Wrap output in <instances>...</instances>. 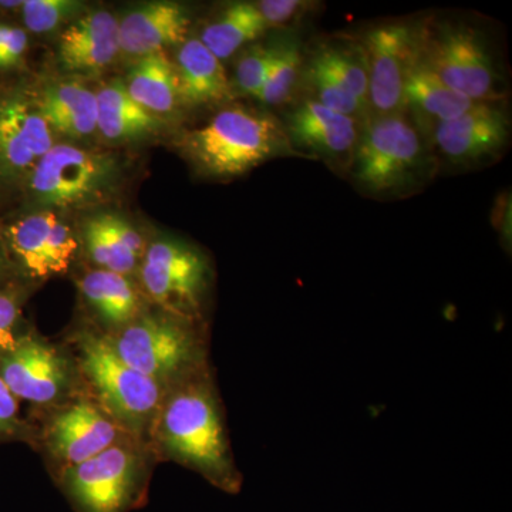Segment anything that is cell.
<instances>
[{
  "label": "cell",
  "mask_w": 512,
  "mask_h": 512,
  "mask_svg": "<svg viewBox=\"0 0 512 512\" xmlns=\"http://www.w3.org/2000/svg\"><path fill=\"white\" fill-rule=\"evenodd\" d=\"M178 97L185 106L221 104L234 96L224 64L200 39L185 40L174 63Z\"/></svg>",
  "instance_id": "20"
},
{
  "label": "cell",
  "mask_w": 512,
  "mask_h": 512,
  "mask_svg": "<svg viewBox=\"0 0 512 512\" xmlns=\"http://www.w3.org/2000/svg\"><path fill=\"white\" fill-rule=\"evenodd\" d=\"M52 147V130L36 106L20 96L0 103V180L28 177Z\"/></svg>",
  "instance_id": "15"
},
{
  "label": "cell",
  "mask_w": 512,
  "mask_h": 512,
  "mask_svg": "<svg viewBox=\"0 0 512 512\" xmlns=\"http://www.w3.org/2000/svg\"><path fill=\"white\" fill-rule=\"evenodd\" d=\"M107 338L127 365L153 379L165 392L211 370L204 323L161 309H147Z\"/></svg>",
  "instance_id": "4"
},
{
  "label": "cell",
  "mask_w": 512,
  "mask_h": 512,
  "mask_svg": "<svg viewBox=\"0 0 512 512\" xmlns=\"http://www.w3.org/2000/svg\"><path fill=\"white\" fill-rule=\"evenodd\" d=\"M255 5L268 29L291 23L292 20L302 15L303 10L308 8L306 3L301 0H264Z\"/></svg>",
  "instance_id": "34"
},
{
  "label": "cell",
  "mask_w": 512,
  "mask_h": 512,
  "mask_svg": "<svg viewBox=\"0 0 512 512\" xmlns=\"http://www.w3.org/2000/svg\"><path fill=\"white\" fill-rule=\"evenodd\" d=\"M190 25V15L178 3H147L120 20V52L140 59L168 46L183 45Z\"/></svg>",
  "instance_id": "17"
},
{
  "label": "cell",
  "mask_w": 512,
  "mask_h": 512,
  "mask_svg": "<svg viewBox=\"0 0 512 512\" xmlns=\"http://www.w3.org/2000/svg\"><path fill=\"white\" fill-rule=\"evenodd\" d=\"M84 301L100 322L101 332L106 335L126 328L144 311L143 292L128 275L93 269L77 281Z\"/></svg>",
  "instance_id": "19"
},
{
  "label": "cell",
  "mask_w": 512,
  "mask_h": 512,
  "mask_svg": "<svg viewBox=\"0 0 512 512\" xmlns=\"http://www.w3.org/2000/svg\"><path fill=\"white\" fill-rule=\"evenodd\" d=\"M10 268H12V262H10L8 249L3 247L2 241H0V289L8 286L5 281L8 279Z\"/></svg>",
  "instance_id": "36"
},
{
  "label": "cell",
  "mask_w": 512,
  "mask_h": 512,
  "mask_svg": "<svg viewBox=\"0 0 512 512\" xmlns=\"http://www.w3.org/2000/svg\"><path fill=\"white\" fill-rule=\"evenodd\" d=\"M477 104L480 103L446 86L417 57L404 89V110L412 113L414 126L421 136L426 133L431 136L434 128L456 119Z\"/></svg>",
  "instance_id": "21"
},
{
  "label": "cell",
  "mask_w": 512,
  "mask_h": 512,
  "mask_svg": "<svg viewBox=\"0 0 512 512\" xmlns=\"http://www.w3.org/2000/svg\"><path fill=\"white\" fill-rule=\"evenodd\" d=\"M419 59L441 82L468 99L477 103L501 99L493 56L470 26L444 23L419 35Z\"/></svg>",
  "instance_id": "10"
},
{
  "label": "cell",
  "mask_w": 512,
  "mask_h": 512,
  "mask_svg": "<svg viewBox=\"0 0 512 512\" xmlns=\"http://www.w3.org/2000/svg\"><path fill=\"white\" fill-rule=\"evenodd\" d=\"M0 377L19 400L47 412L86 394L69 349L35 333H22L0 353Z\"/></svg>",
  "instance_id": "9"
},
{
  "label": "cell",
  "mask_w": 512,
  "mask_h": 512,
  "mask_svg": "<svg viewBox=\"0 0 512 512\" xmlns=\"http://www.w3.org/2000/svg\"><path fill=\"white\" fill-rule=\"evenodd\" d=\"M369 80L370 116L404 113V89L419 57V35L404 23L367 32L362 43Z\"/></svg>",
  "instance_id": "12"
},
{
  "label": "cell",
  "mask_w": 512,
  "mask_h": 512,
  "mask_svg": "<svg viewBox=\"0 0 512 512\" xmlns=\"http://www.w3.org/2000/svg\"><path fill=\"white\" fill-rule=\"evenodd\" d=\"M266 28L261 13L254 3H232L204 30L202 45L222 60L237 53L241 47L264 35Z\"/></svg>",
  "instance_id": "26"
},
{
  "label": "cell",
  "mask_w": 512,
  "mask_h": 512,
  "mask_svg": "<svg viewBox=\"0 0 512 512\" xmlns=\"http://www.w3.org/2000/svg\"><path fill=\"white\" fill-rule=\"evenodd\" d=\"M301 74L302 55L299 46L296 43H288L278 47L274 64L256 99L266 106H282L289 103L296 92Z\"/></svg>",
  "instance_id": "28"
},
{
  "label": "cell",
  "mask_w": 512,
  "mask_h": 512,
  "mask_svg": "<svg viewBox=\"0 0 512 512\" xmlns=\"http://www.w3.org/2000/svg\"><path fill=\"white\" fill-rule=\"evenodd\" d=\"M510 119L495 103H480L434 128V146L454 164H474L507 146Z\"/></svg>",
  "instance_id": "14"
},
{
  "label": "cell",
  "mask_w": 512,
  "mask_h": 512,
  "mask_svg": "<svg viewBox=\"0 0 512 512\" xmlns=\"http://www.w3.org/2000/svg\"><path fill=\"white\" fill-rule=\"evenodd\" d=\"M84 241L97 269L128 276L140 268L147 249L140 232L114 214L97 215L87 222Z\"/></svg>",
  "instance_id": "22"
},
{
  "label": "cell",
  "mask_w": 512,
  "mask_h": 512,
  "mask_svg": "<svg viewBox=\"0 0 512 512\" xmlns=\"http://www.w3.org/2000/svg\"><path fill=\"white\" fill-rule=\"evenodd\" d=\"M180 143L197 170L214 178L239 177L271 158L299 154L274 116L245 107L220 111Z\"/></svg>",
  "instance_id": "3"
},
{
  "label": "cell",
  "mask_w": 512,
  "mask_h": 512,
  "mask_svg": "<svg viewBox=\"0 0 512 512\" xmlns=\"http://www.w3.org/2000/svg\"><path fill=\"white\" fill-rule=\"evenodd\" d=\"M23 2H0V8L15 9L22 8Z\"/></svg>",
  "instance_id": "37"
},
{
  "label": "cell",
  "mask_w": 512,
  "mask_h": 512,
  "mask_svg": "<svg viewBox=\"0 0 512 512\" xmlns=\"http://www.w3.org/2000/svg\"><path fill=\"white\" fill-rule=\"evenodd\" d=\"M151 457L146 444L124 440L59 471L57 484L76 512H130L146 501Z\"/></svg>",
  "instance_id": "5"
},
{
  "label": "cell",
  "mask_w": 512,
  "mask_h": 512,
  "mask_svg": "<svg viewBox=\"0 0 512 512\" xmlns=\"http://www.w3.org/2000/svg\"><path fill=\"white\" fill-rule=\"evenodd\" d=\"M20 400L0 377V443L6 441H33L35 427L22 419L19 409Z\"/></svg>",
  "instance_id": "32"
},
{
  "label": "cell",
  "mask_w": 512,
  "mask_h": 512,
  "mask_svg": "<svg viewBox=\"0 0 512 512\" xmlns=\"http://www.w3.org/2000/svg\"><path fill=\"white\" fill-rule=\"evenodd\" d=\"M141 289L161 311L204 323L211 265L200 249L158 239L147 245L140 264Z\"/></svg>",
  "instance_id": "8"
},
{
  "label": "cell",
  "mask_w": 512,
  "mask_h": 512,
  "mask_svg": "<svg viewBox=\"0 0 512 512\" xmlns=\"http://www.w3.org/2000/svg\"><path fill=\"white\" fill-rule=\"evenodd\" d=\"M69 352L84 393L133 439L148 446L151 426L165 396L164 387L127 365L107 335L97 328L79 330Z\"/></svg>",
  "instance_id": "2"
},
{
  "label": "cell",
  "mask_w": 512,
  "mask_h": 512,
  "mask_svg": "<svg viewBox=\"0 0 512 512\" xmlns=\"http://www.w3.org/2000/svg\"><path fill=\"white\" fill-rule=\"evenodd\" d=\"M123 83L133 100L158 117L180 104L175 66L164 52L140 57Z\"/></svg>",
  "instance_id": "25"
},
{
  "label": "cell",
  "mask_w": 512,
  "mask_h": 512,
  "mask_svg": "<svg viewBox=\"0 0 512 512\" xmlns=\"http://www.w3.org/2000/svg\"><path fill=\"white\" fill-rule=\"evenodd\" d=\"M119 53V20L107 10L86 13L60 36V62L70 72H99Z\"/></svg>",
  "instance_id": "18"
},
{
  "label": "cell",
  "mask_w": 512,
  "mask_h": 512,
  "mask_svg": "<svg viewBox=\"0 0 512 512\" xmlns=\"http://www.w3.org/2000/svg\"><path fill=\"white\" fill-rule=\"evenodd\" d=\"M20 9L30 32L46 33L76 16L82 9V3L74 0H26Z\"/></svg>",
  "instance_id": "29"
},
{
  "label": "cell",
  "mask_w": 512,
  "mask_h": 512,
  "mask_svg": "<svg viewBox=\"0 0 512 512\" xmlns=\"http://www.w3.org/2000/svg\"><path fill=\"white\" fill-rule=\"evenodd\" d=\"M128 439L133 437L103 407L82 394L49 410L45 424L33 440L46 451L59 473Z\"/></svg>",
  "instance_id": "11"
},
{
  "label": "cell",
  "mask_w": 512,
  "mask_h": 512,
  "mask_svg": "<svg viewBox=\"0 0 512 512\" xmlns=\"http://www.w3.org/2000/svg\"><path fill=\"white\" fill-rule=\"evenodd\" d=\"M309 69L323 74L348 90L369 110V80L362 46L357 50L323 47L313 57Z\"/></svg>",
  "instance_id": "27"
},
{
  "label": "cell",
  "mask_w": 512,
  "mask_h": 512,
  "mask_svg": "<svg viewBox=\"0 0 512 512\" xmlns=\"http://www.w3.org/2000/svg\"><path fill=\"white\" fill-rule=\"evenodd\" d=\"M15 286L0 289V353L6 352L18 342L20 316H22V293Z\"/></svg>",
  "instance_id": "33"
},
{
  "label": "cell",
  "mask_w": 512,
  "mask_h": 512,
  "mask_svg": "<svg viewBox=\"0 0 512 512\" xmlns=\"http://www.w3.org/2000/svg\"><path fill=\"white\" fill-rule=\"evenodd\" d=\"M6 28H8V25L0 23V43H2L3 36H5Z\"/></svg>",
  "instance_id": "38"
},
{
  "label": "cell",
  "mask_w": 512,
  "mask_h": 512,
  "mask_svg": "<svg viewBox=\"0 0 512 512\" xmlns=\"http://www.w3.org/2000/svg\"><path fill=\"white\" fill-rule=\"evenodd\" d=\"M9 258L32 279H46L69 271L77 239L55 212L40 211L10 224L5 234Z\"/></svg>",
  "instance_id": "13"
},
{
  "label": "cell",
  "mask_w": 512,
  "mask_h": 512,
  "mask_svg": "<svg viewBox=\"0 0 512 512\" xmlns=\"http://www.w3.org/2000/svg\"><path fill=\"white\" fill-rule=\"evenodd\" d=\"M120 164L110 154L53 146L28 175L32 200L47 208L97 204L116 190Z\"/></svg>",
  "instance_id": "7"
},
{
  "label": "cell",
  "mask_w": 512,
  "mask_h": 512,
  "mask_svg": "<svg viewBox=\"0 0 512 512\" xmlns=\"http://www.w3.org/2000/svg\"><path fill=\"white\" fill-rule=\"evenodd\" d=\"M97 96V130L110 141L150 136L161 127L160 117L140 106L121 80H113Z\"/></svg>",
  "instance_id": "24"
},
{
  "label": "cell",
  "mask_w": 512,
  "mask_h": 512,
  "mask_svg": "<svg viewBox=\"0 0 512 512\" xmlns=\"http://www.w3.org/2000/svg\"><path fill=\"white\" fill-rule=\"evenodd\" d=\"M293 148L301 147L330 161L352 163L359 127L357 120L322 106L315 99L299 104L285 128ZM298 151V150H296Z\"/></svg>",
  "instance_id": "16"
},
{
  "label": "cell",
  "mask_w": 512,
  "mask_h": 512,
  "mask_svg": "<svg viewBox=\"0 0 512 512\" xmlns=\"http://www.w3.org/2000/svg\"><path fill=\"white\" fill-rule=\"evenodd\" d=\"M148 446L153 456L190 468L225 493L241 490L242 476L212 370L165 392Z\"/></svg>",
  "instance_id": "1"
},
{
  "label": "cell",
  "mask_w": 512,
  "mask_h": 512,
  "mask_svg": "<svg viewBox=\"0 0 512 512\" xmlns=\"http://www.w3.org/2000/svg\"><path fill=\"white\" fill-rule=\"evenodd\" d=\"M350 165L357 183L373 194L407 190L427 170L423 136L404 113L369 116Z\"/></svg>",
  "instance_id": "6"
},
{
  "label": "cell",
  "mask_w": 512,
  "mask_h": 512,
  "mask_svg": "<svg viewBox=\"0 0 512 512\" xmlns=\"http://www.w3.org/2000/svg\"><path fill=\"white\" fill-rule=\"evenodd\" d=\"M308 77L316 94L315 100L322 106L355 120L370 116L367 107L328 77L312 69H308Z\"/></svg>",
  "instance_id": "31"
},
{
  "label": "cell",
  "mask_w": 512,
  "mask_h": 512,
  "mask_svg": "<svg viewBox=\"0 0 512 512\" xmlns=\"http://www.w3.org/2000/svg\"><path fill=\"white\" fill-rule=\"evenodd\" d=\"M50 130L70 138H83L97 131V96L76 82L47 87L36 104Z\"/></svg>",
  "instance_id": "23"
},
{
  "label": "cell",
  "mask_w": 512,
  "mask_h": 512,
  "mask_svg": "<svg viewBox=\"0 0 512 512\" xmlns=\"http://www.w3.org/2000/svg\"><path fill=\"white\" fill-rule=\"evenodd\" d=\"M28 49V35L25 30L9 26L0 43V69H10L22 60Z\"/></svg>",
  "instance_id": "35"
},
{
  "label": "cell",
  "mask_w": 512,
  "mask_h": 512,
  "mask_svg": "<svg viewBox=\"0 0 512 512\" xmlns=\"http://www.w3.org/2000/svg\"><path fill=\"white\" fill-rule=\"evenodd\" d=\"M278 47L254 46L242 55L235 69V87L242 94L258 97L274 64Z\"/></svg>",
  "instance_id": "30"
}]
</instances>
